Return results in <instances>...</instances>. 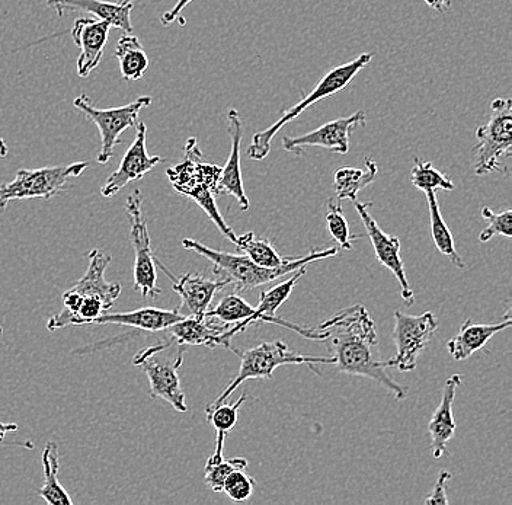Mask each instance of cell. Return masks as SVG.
Segmentation results:
<instances>
[{
	"label": "cell",
	"mask_w": 512,
	"mask_h": 505,
	"mask_svg": "<svg viewBox=\"0 0 512 505\" xmlns=\"http://www.w3.org/2000/svg\"><path fill=\"white\" fill-rule=\"evenodd\" d=\"M319 329L328 332L326 343L332 351L336 369L350 376L367 377L395 396L405 398V386L387 373V360L380 359L376 322L363 305L351 306L323 321Z\"/></svg>",
	"instance_id": "6da1fadb"
},
{
	"label": "cell",
	"mask_w": 512,
	"mask_h": 505,
	"mask_svg": "<svg viewBox=\"0 0 512 505\" xmlns=\"http://www.w3.org/2000/svg\"><path fill=\"white\" fill-rule=\"evenodd\" d=\"M306 271V267L299 268V270L294 271L293 276L288 278V280L281 281V283L271 287L270 290L262 292L261 296H259V305L256 308H252L245 299H242L238 293H235L223 297L217 303L216 308L208 309L204 316L217 319V321L223 322V324L232 325L229 331L226 332V338L230 341H232L235 335L245 331L249 325L258 324V322H268V324L283 326V328L302 335L307 340L325 341L328 338V332L323 331V329L303 328V326L293 324V322L278 318L277 316V310L286 303L294 287L299 283L300 278L304 277Z\"/></svg>",
	"instance_id": "7a4b0ae2"
},
{
	"label": "cell",
	"mask_w": 512,
	"mask_h": 505,
	"mask_svg": "<svg viewBox=\"0 0 512 505\" xmlns=\"http://www.w3.org/2000/svg\"><path fill=\"white\" fill-rule=\"evenodd\" d=\"M187 251L195 252L201 257L207 258L213 264V271L216 276L230 278L232 284H235L238 292L243 290L255 289L262 284L272 283L278 278L294 273L299 268L307 267L310 262L322 261L325 258L335 257L338 254V248L320 249V251H310L304 257H297L290 264L284 267L267 268L255 264L249 260L246 255L229 254V252H220L216 249L208 248V246L200 244V242L192 241V239H184L182 241Z\"/></svg>",
	"instance_id": "3957f363"
},
{
	"label": "cell",
	"mask_w": 512,
	"mask_h": 505,
	"mask_svg": "<svg viewBox=\"0 0 512 505\" xmlns=\"http://www.w3.org/2000/svg\"><path fill=\"white\" fill-rule=\"evenodd\" d=\"M185 153H187L185 162L169 169V181L174 185L176 193L192 198L206 212L208 219L217 226V229L232 244L236 245L238 235L224 222L222 214L217 209L216 200H214V196L219 194L222 168L201 162V152L195 139L188 140Z\"/></svg>",
	"instance_id": "277c9868"
},
{
	"label": "cell",
	"mask_w": 512,
	"mask_h": 505,
	"mask_svg": "<svg viewBox=\"0 0 512 505\" xmlns=\"http://www.w3.org/2000/svg\"><path fill=\"white\" fill-rule=\"evenodd\" d=\"M373 57V53H363L361 56H358L357 59L329 70V72L323 76L322 81L315 86V89H313L309 95H303L300 102H297L294 107H291L290 110H287L286 113L281 115L272 126L262 131H256L254 136H252V143L248 149L249 159H252V161H264V159L270 155L272 140H274V137L280 133V130L283 129L286 124L291 123L294 118L299 117L310 105L318 104V102L323 101V99L334 97V95L341 92L342 89L350 86L355 76L373 60Z\"/></svg>",
	"instance_id": "5b68a950"
},
{
	"label": "cell",
	"mask_w": 512,
	"mask_h": 505,
	"mask_svg": "<svg viewBox=\"0 0 512 505\" xmlns=\"http://www.w3.org/2000/svg\"><path fill=\"white\" fill-rule=\"evenodd\" d=\"M240 357L239 373L233 377L232 382L226 386L222 395L211 402L208 407H216L223 404L230 398L233 392L249 379H272L275 369L284 364H304L310 367L316 375L320 372L316 366L320 364H335L334 357H310L291 351L283 341H272V343H262L256 347L249 348L243 353H236Z\"/></svg>",
	"instance_id": "8992f818"
},
{
	"label": "cell",
	"mask_w": 512,
	"mask_h": 505,
	"mask_svg": "<svg viewBox=\"0 0 512 505\" xmlns=\"http://www.w3.org/2000/svg\"><path fill=\"white\" fill-rule=\"evenodd\" d=\"M111 255L102 249H92L89 252V267L85 276L80 278L78 283L63 293V309L57 315L51 316L47 322L48 331H59V329L72 326L73 318L78 312L80 303L83 300L99 299L112 308L115 300L120 297L121 284L105 280V270L111 264Z\"/></svg>",
	"instance_id": "52a82bcc"
},
{
	"label": "cell",
	"mask_w": 512,
	"mask_h": 505,
	"mask_svg": "<svg viewBox=\"0 0 512 505\" xmlns=\"http://www.w3.org/2000/svg\"><path fill=\"white\" fill-rule=\"evenodd\" d=\"M491 120L476 129L475 174L479 177L492 172L507 171L502 162L511 156L512 150V101L496 98L491 104Z\"/></svg>",
	"instance_id": "ba28073f"
},
{
	"label": "cell",
	"mask_w": 512,
	"mask_h": 505,
	"mask_svg": "<svg viewBox=\"0 0 512 505\" xmlns=\"http://www.w3.org/2000/svg\"><path fill=\"white\" fill-rule=\"evenodd\" d=\"M88 168V162H76L48 168L19 169L14 180L0 187V214L14 200H51L60 191L66 190L67 181L80 177Z\"/></svg>",
	"instance_id": "9c48e42d"
},
{
	"label": "cell",
	"mask_w": 512,
	"mask_h": 505,
	"mask_svg": "<svg viewBox=\"0 0 512 505\" xmlns=\"http://www.w3.org/2000/svg\"><path fill=\"white\" fill-rule=\"evenodd\" d=\"M172 341H165L143 348L142 351L134 356V367L140 370L149 379L150 396L153 399H163L171 404L178 412H187V402H185V393L182 391L181 379H179V369L184 363V345H178L174 359H162L160 351L171 347Z\"/></svg>",
	"instance_id": "30bf717a"
},
{
	"label": "cell",
	"mask_w": 512,
	"mask_h": 505,
	"mask_svg": "<svg viewBox=\"0 0 512 505\" xmlns=\"http://www.w3.org/2000/svg\"><path fill=\"white\" fill-rule=\"evenodd\" d=\"M152 104V98L140 97L131 104L118 108L99 110L92 104L91 99L85 94L75 99L73 105L76 110L86 115L92 123L98 127L101 136V150L98 153V162L105 165L114 158L115 146L121 145V134L124 131L136 127L139 123V114L144 108Z\"/></svg>",
	"instance_id": "8fae6325"
},
{
	"label": "cell",
	"mask_w": 512,
	"mask_h": 505,
	"mask_svg": "<svg viewBox=\"0 0 512 505\" xmlns=\"http://www.w3.org/2000/svg\"><path fill=\"white\" fill-rule=\"evenodd\" d=\"M126 210L130 219V239L133 244L134 289L139 290L144 299H156L162 289L158 286V265L155 252L150 244L149 229L143 214V194L134 190L127 198Z\"/></svg>",
	"instance_id": "7c38bea8"
},
{
	"label": "cell",
	"mask_w": 512,
	"mask_h": 505,
	"mask_svg": "<svg viewBox=\"0 0 512 505\" xmlns=\"http://www.w3.org/2000/svg\"><path fill=\"white\" fill-rule=\"evenodd\" d=\"M437 328L438 319L432 312L414 316L396 310L393 331L396 356L387 360V366L396 367L400 372H412L419 354L428 347Z\"/></svg>",
	"instance_id": "4fadbf2b"
},
{
	"label": "cell",
	"mask_w": 512,
	"mask_h": 505,
	"mask_svg": "<svg viewBox=\"0 0 512 505\" xmlns=\"http://www.w3.org/2000/svg\"><path fill=\"white\" fill-rule=\"evenodd\" d=\"M367 115L363 110L350 117L336 118L323 124L319 129L303 134V136L283 137V147L287 152L300 156L306 147H322L336 155H347L350 152V137L352 131L366 127Z\"/></svg>",
	"instance_id": "5bb4252c"
},
{
	"label": "cell",
	"mask_w": 512,
	"mask_h": 505,
	"mask_svg": "<svg viewBox=\"0 0 512 505\" xmlns=\"http://www.w3.org/2000/svg\"><path fill=\"white\" fill-rule=\"evenodd\" d=\"M354 206L357 213L360 214L361 220H363L364 228L367 230V235L370 238L371 245H373L377 260L387 270L392 271L393 276L399 281L403 302L408 306L414 305L415 296L408 277H406L402 257H400V241L398 236L387 235V233L380 229V226L377 225L376 220L370 214L373 204L360 203V201L355 200Z\"/></svg>",
	"instance_id": "9a60e30c"
},
{
	"label": "cell",
	"mask_w": 512,
	"mask_h": 505,
	"mask_svg": "<svg viewBox=\"0 0 512 505\" xmlns=\"http://www.w3.org/2000/svg\"><path fill=\"white\" fill-rule=\"evenodd\" d=\"M136 133V139H134L133 145L128 147L117 171L112 172L102 187V196H117L130 182L143 180L156 165L163 162V158L160 156H152L147 153V127L143 121L137 123Z\"/></svg>",
	"instance_id": "2e32d148"
},
{
	"label": "cell",
	"mask_w": 512,
	"mask_h": 505,
	"mask_svg": "<svg viewBox=\"0 0 512 505\" xmlns=\"http://www.w3.org/2000/svg\"><path fill=\"white\" fill-rule=\"evenodd\" d=\"M156 265L171 278L174 284V290L181 297V306L178 310L185 316H197L203 318L204 313L210 308L214 296L217 292L223 290L224 287L232 284L230 278H220V280H210L203 276H194V274L187 273L184 276L176 278L169 273L168 268L159 260H156Z\"/></svg>",
	"instance_id": "e0dca14e"
},
{
	"label": "cell",
	"mask_w": 512,
	"mask_h": 505,
	"mask_svg": "<svg viewBox=\"0 0 512 505\" xmlns=\"http://www.w3.org/2000/svg\"><path fill=\"white\" fill-rule=\"evenodd\" d=\"M111 24L94 18H78L73 24V43L78 47V75L88 78L101 63L110 37Z\"/></svg>",
	"instance_id": "ac0fdd59"
},
{
	"label": "cell",
	"mask_w": 512,
	"mask_h": 505,
	"mask_svg": "<svg viewBox=\"0 0 512 505\" xmlns=\"http://www.w3.org/2000/svg\"><path fill=\"white\" fill-rule=\"evenodd\" d=\"M229 324L217 321L214 318H197V316H185L181 321L169 326V341L178 345H204L208 348L223 347L226 350L238 351L232 347L230 340L226 338V332L230 329Z\"/></svg>",
	"instance_id": "d6986e66"
},
{
	"label": "cell",
	"mask_w": 512,
	"mask_h": 505,
	"mask_svg": "<svg viewBox=\"0 0 512 505\" xmlns=\"http://www.w3.org/2000/svg\"><path fill=\"white\" fill-rule=\"evenodd\" d=\"M48 8L56 11L57 17H63L67 12H83L94 15L96 19L110 22L112 28L123 30L124 33H133L131 24V11L134 0H121V2H107V0H47Z\"/></svg>",
	"instance_id": "ffe728a7"
},
{
	"label": "cell",
	"mask_w": 512,
	"mask_h": 505,
	"mask_svg": "<svg viewBox=\"0 0 512 505\" xmlns=\"http://www.w3.org/2000/svg\"><path fill=\"white\" fill-rule=\"evenodd\" d=\"M227 131H229L230 155L226 165L223 166L219 180V194L232 196L238 200L240 210L248 212L249 198L246 197L243 188L242 169H240V143H242L243 123L240 114L236 110H229L227 113Z\"/></svg>",
	"instance_id": "44dd1931"
},
{
	"label": "cell",
	"mask_w": 512,
	"mask_h": 505,
	"mask_svg": "<svg viewBox=\"0 0 512 505\" xmlns=\"http://www.w3.org/2000/svg\"><path fill=\"white\" fill-rule=\"evenodd\" d=\"M462 385V376L453 375L448 377L443 389V399L435 409L434 415L428 424V433L431 437V450L434 459H441L446 456L448 441L456 434V420L453 417L454 398L457 389Z\"/></svg>",
	"instance_id": "7402d4cb"
},
{
	"label": "cell",
	"mask_w": 512,
	"mask_h": 505,
	"mask_svg": "<svg viewBox=\"0 0 512 505\" xmlns=\"http://www.w3.org/2000/svg\"><path fill=\"white\" fill-rule=\"evenodd\" d=\"M178 309L163 310L156 308H144L127 313H102L92 325H123L140 329L144 332L165 331L169 326L184 319Z\"/></svg>",
	"instance_id": "603a6c76"
},
{
	"label": "cell",
	"mask_w": 512,
	"mask_h": 505,
	"mask_svg": "<svg viewBox=\"0 0 512 505\" xmlns=\"http://www.w3.org/2000/svg\"><path fill=\"white\" fill-rule=\"evenodd\" d=\"M504 319V322L491 325L473 324L472 319H467L460 328L459 334L453 340L448 341V353L457 361L469 359L476 351L485 347L495 334L510 328L512 324L511 313L508 312Z\"/></svg>",
	"instance_id": "cb8c5ba5"
},
{
	"label": "cell",
	"mask_w": 512,
	"mask_h": 505,
	"mask_svg": "<svg viewBox=\"0 0 512 505\" xmlns=\"http://www.w3.org/2000/svg\"><path fill=\"white\" fill-rule=\"evenodd\" d=\"M377 163L371 158L364 159V168L342 166L335 172L334 190L336 200H357L360 191L373 184L377 177Z\"/></svg>",
	"instance_id": "d4e9b609"
},
{
	"label": "cell",
	"mask_w": 512,
	"mask_h": 505,
	"mask_svg": "<svg viewBox=\"0 0 512 505\" xmlns=\"http://www.w3.org/2000/svg\"><path fill=\"white\" fill-rule=\"evenodd\" d=\"M44 469V485L38 489V495L50 505H72L73 500L59 482V447L56 443H47L41 453Z\"/></svg>",
	"instance_id": "484cf974"
},
{
	"label": "cell",
	"mask_w": 512,
	"mask_h": 505,
	"mask_svg": "<svg viewBox=\"0 0 512 505\" xmlns=\"http://www.w3.org/2000/svg\"><path fill=\"white\" fill-rule=\"evenodd\" d=\"M248 399V395L246 393H242L239 396L238 401L233 402V404H223L216 405V407H207V420L213 424V427L216 428V449H214L213 455L208 457L207 462L216 463L223 460V447L224 440H226L227 434L236 427L238 424L239 417V409L242 407L243 402Z\"/></svg>",
	"instance_id": "4316f807"
},
{
	"label": "cell",
	"mask_w": 512,
	"mask_h": 505,
	"mask_svg": "<svg viewBox=\"0 0 512 505\" xmlns=\"http://www.w3.org/2000/svg\"><path fill=\"white\" fill-rule=\"evenodd\" d=\"M115 57L120 62L121 76L127 81H139L149 69V57L139 38L123 35L115 47Z\"/></svg>",
	"instance_id": "83f0119b"
},
{
	"label": "cell",
	"mask_w": 512,
	"mask_h": 505,
	"mask_svg": "<svg viewBox=\"0 0 512 505\" xmlns=\"http://www.w3.org/2000/svg\"><path fill=\"white\" fill-rule=\"evenodd\" d=\"M425 194H427L428 210H430L432 241H434L438 251L446 255L454 267L464 270L466 264H464L462 257H460L459 252H457L456 245H454L453 235H451L446 220L443 219V214L440 212V207H438L435 191H428V193Z\"/></svg>",
	"instance_id": "f1b7e54d"
},
{
	"label": "cell",
	"mask_w": 512,
	"mask_h": 505,
	"mask_svg": "<svg viewBox=\"0 0 512 505\" xmlns=\"http://www.w3.org/2000/svg\"><path fill=\"white\" fill-rule=\"evenodd\" d=\"M239 251L243 252V255L254 261L255 264L261 265V267L267 268H278L284 267V265L290 264L291 261L296 260L297 257H281L274 246L265 239L258 238L255 233L248 232L245 235L238 236V242H236Z\"/></svg>",
	"instance_id": "f546056e"
},
{
	"label": "cell",
	"mask_w": 512,
	"mask_h": 505,
	"mask_svg": "<svg viewBox=\"0 0 512 505\" xmlns=\"http://www.w3.org/2000/svg\"><path fill=\"white\" fill-rule=\"evenodd\" d=\"M411 181L418 190L424 191V193L435 190H454V184L450 177L435 169L431 162H424L418 156L414 159Z\"/></svg>",
	"instance_id": "4dcf8cb0"
},
{
	"label": "cell",
	"mask_w": 512,
	"mask_h": 505,
	"mask_svg": "<svg viewBox=\"0 0 512 505\" xmlns=\"http://www.w3.org/2000/svg\"><path fill=\"white\" fill-rule=\"evenodd\" d=\"M326 223H328L329 232L332 238L338 242L339 248L350 251L352 249V241L360 238V236H351L350 226L342 212L341 201L329 200L328 213H326Z\"/></svg>",
	"instance_id": "1f68e13d"
},
{
	"label": "cell",
	"mask_w": 512,
	"mask_h": 505,
	"mask_svg": "<svg viewBox=\"0 0 512 505\" xmlns=\"http://www.w3.org/2000/svg\"><path fill=\"white\" fill-rule=\"evenodd\" d=\"M248 466V460L243 457H235V459H223L220 462L210 463L207 462L206 469H204V482L208 488L213 492H223V484L226 481L229 473L242 469L245 471Z\"/></svg>",
	"instance_id": "d6a6232c"
},
{
	"label": "cell",
	"mask_w": 512,
	"mask_h": 505,
	"mask_svg": "<svg viewBox=\"0 0 512 505\" xmlns=\"http://www.w3.org/2000/svg\"><path fill=\"white\" fill-rule=\"evenodd\" d=\"M482 217L486 220V229L480 233V242H489L495 235L512 239V212L505 210L502 213H494L489 207H483Z\"/></svg>",
	"instance_id": "836d02e7"
},
{
	"label": "cell",
	"mask_w": 512,
	"mask_h": 505,
	"mask_svg": "<svg viewBox=\"0 0 512 505\" xmlns=\"http://www.w3.org/2000/svg\"><path fill=\"white\" fill-rule=\"evenodd\" d=\"M254 487L255 479L246 475L242 469H236V471L229 473L226 481H224L223 492L227 494L230 500L240 503V501H246L251 497Z\"/></svg>",
	"instance_id": "e575fe53"
},
{
	"label": "cell",
	"mask_w": 512,
	"mask_h": 505,
	"mask_svg": "<svg viewBox=\"0 0 512 505\" xmlns=\"http://www.w3.org/2000/svg\"><path fill=\"white\" fill-rule=\"evenodd\" d=\"M451 478V473L447 471H441L440 475H438L437 482H435L434 488H432L431 494L428 495L427 500H425V504L434 505V504H448L447 498V482L448 479Z\"/></svg>",
	"instance_id": "d590c367"
},
{
	"label": "cell",
	"mask_w": 512,
	"mask_h": 505,
	"mask_svg": "<svg viewBox=\"0 0 512 505\" xmlns=\"http://www.w3.org/2000/svg\"><path fill=\"white\" fill-rule=\"evenodd\" d=\"M191 2L192 0H178L171 11L165 12V14L160 17V22H162L163 27H169V25L174 24L175 21H178L181 25H185V19L181 17V14Z\"/></svg>",
	"instance_id": "8d00e7d4"
},
{
	"label": "cell",
	"mask_w": 512,
	"mask_h": 505,
	"mask_svg": "<svg viewBox=\"0 0 512 505\" xmlns=\"http://www.w3.org/2000/svg\"><path fill=\"white\" fill-rule=\"evenodd\" d=\"M424 2L438 14H444L451 8V0H424Z\"/></svg>",
	"instance_id": "74e56055"
},
{
	"label": "cell",
	"mask_w": 512,
	"mask_h": 505,
	"mask_svg": "<svg viewBox=\"0 0 512 505\" xmlns=\"http://www.w3.org/2000/svg\"><path fill=\"white\" fill-rule=\"evenodd\" d=\"M18 430V424L15 423H0V443L5 440V437L8 436L9 433H14V431Z\"/></svg>",
	"instance_id": "f35d334b"
},
{
	"label": "cell",
	"mask_w": 512,
	"mask_h": 505,
	"mask_svg": "<svg viewBox=\"0 0 512 505\" xmlns=\"http://www.w3.org/2000/svg\"><path fill=\"white\" fill-rule=\"evenodd\" d=\"M8 145H6L5 140L0 137V158H6L8 156Z\"/></svg>",
	"instance_id": "ab89813d"
},
{
	"label": "cell",
	"mask_w": 512,
	"mask_h": 505,
	"mask_svg": "<svg viewBox=\"0 0 512 505\" xmlns=\"http://www.w3.org/2000/svg\"><path fill=\"white\" fill-rule=\"evenodd\" d=\"M2 332H3V329H2V328H0V334H2Z\"/></svg>",
	"instance_id": "60d3db41"
}]
</instances>
